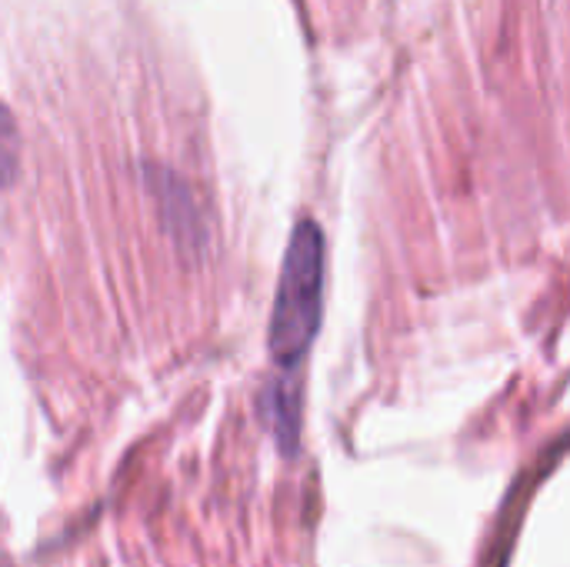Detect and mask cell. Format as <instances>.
<instances>
[{"label": "cell", "mask_w": 570, "mask_h": 567, "mask_svg": "<svg viewBox=\"0 0 570 567\" xmlns=\"http://www.w3.org/2000/svg\"><path fill=\"white\" fill-rule=\"evenodd\" d=\"M324 307V234L314 221H301L291 234L277 304L271 317V358L294 374L314 344Z\"/></svg>", "instance_id": "cell-1"}, {"label": "cell", "mask_w": 570, "mask_h": 567, "mask_svg": "<svg viewBox=\"0 0 570 567\" xmlns=\"http://www.w3.org/2000/svg\"><path fill=\"white\" fill-rule=\"evenodd\" d=\"M264 411H267V421H271V431H274L281 451L294 454L297 441H301V384L294 374H281L267 388Z\"/></svg>", "instance_id": "cell-2"}, {"label": "cell", "mask_w": 570, "mask_h": 567, "mask_svg": "<svg viewBox=\"0 0 570 567\" xmlns=\"http://www.w3.org/2000/svg\"><path fill=\"white\" fill-rule=\"evenodd\" d=\"M17 160H20V137H17V124L7 110H0V184H10L17 174Z\"/></svg>", "instance_id": "cell-3"}]
</instances>
